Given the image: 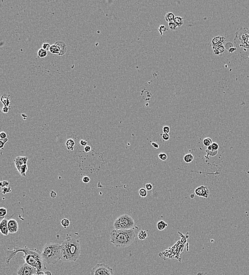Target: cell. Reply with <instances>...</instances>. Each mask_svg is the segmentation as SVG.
Instances as JSON below:
<instances>
[{
    "label": "cell",
    "mask_w": 249,
    "mask_h": 275,
    "mask_svg": "<svg viewBox=\"0 0 249 275\" xmlns=\"http://www.w3.org/2000/svg\"><path fill=\"white\" fill-rule=\"evenodd\" d=\"M21 252L24 254L22 257L25 260V263L36 268L37 272L43 271L46 269V265L41 257V252L36 249L29 248L27 247H15L13 250H8L6 259V264H10V261L15 257L16 254Z\"/></svg>",
    "instance_id": "obj_1"
},
{
    "label": "cell",
    "mask_w": 249,
    "mask_h": 275,
    "mask_svg": "<svg viewBox=\"0 0 249 275\" xmlns=\"http://www.w3.org/2000/svg\"><path fill=\"white\" fill-rule=\"evenodd\" d=\"M81 251L79 241L76 239L67 238L60 245V260L64 262H76L80 257Z\"/></svg>",
    "instance_id": "obj_2"
},
{
    "label": "cell",
    "mask_w": 249,
    "mask_h": 275,
    "mask_svg": "<svg viewBox=\"0 0 249 275\" xmlns=\"http://www.w3.org/2000/svg\"><path fill=\"white\" fill-rule=\"evenodd\" d=\"M135 233L134 229L113 230L110 233V242L115 247L124 248L131 246L135 240Z\"/></svg>",
    "instance_id": "obj_3"
},
{
    "label": "cell",
    "mask_w": 249,
    "mask_h": 275,
    "mask_svg": "<svg viewBox=\"0 0 249 275\" xmlns=\"http://www.w3.org/2000/svg\"><path fill=\"white\" fill-rule=\"evenodd\" d=\"M41 254L43 260L47 264H56L61 258L60 244L47 242L44 247Z\"/></svg>",
    "instance_id": "obj_4"
},
{
    "label": "cell",
    "mask_w": 249,
    "mask_h": 275,
    "mask_svg": "<svg viewBox=\"0 0 249 275\" xmlns=\"http://www.w3.org/2000/svg\"><path fill=\"white\" fill-rule=\"evenodd\" d=\"M135 225L134 219L128 214H123L119 216L113 223L115 230H129L132 229Z\"/></svg>",
    "instance_id": "obj_5"
},
{
    "label": "cell",
    "mask_w": 249,
    "mask_h": 275,
    "mask_svg": "<svg viewBox=\"0 0 249 275\" xmlns=\"http://www.w3.org/2000/svg\"><path fill=\"white\" fill-rule=\"evenodd\" d=\"M234 43L239 47L249 49V30L247 27L240 28L236 32Z\"/></svg>",
    "instance_id": "obj_6"
},
{
    "label": "cell",
    "mask_w": 249,
    "mask_h": 275,
    "mask_svg": "<svg viewBox=\"0 0 249 275\" xmlns=\"http://www.w3.org/2000/svg\"><path fill=\"white\" fill-rule=\"evenodd\" d=\"M91 275H114V273L113 269L109 265L101 263L92 268Z\"/></svg>",
    "instance_id": "obj_7"
},
{
    "label": "cell",
    "mask_w": 249,
    "mask_h": 275,
    "mask_svg": "<svg viewBox=\"0 0 249 275\" xmlns=\"http://www.w3.org/2000/svg\"><path fill=\"white\" fill-rule=\"evenodd\" d=\"M37 273V270L36 268L27 263H25L18 268L17 273L18 275H33Z\"/></svg>",
    "instance_id": "obj_8"
},
{
    "label": "cell",
    "mask_w": 249,
    "mask_h": 275,
    "mask_svg": "<svg viewBox=\"0 0 249 275\" xmlns=\"http://www.w3.org/2000/svg\"><path fill=\"white\" fill-rule=\"evenodd\" d=\"M195 193L199 197L207 198L210 194V192L207 186H201L196 188Z\"/></svg>",
    "instance_id": "obj_9"
},
{
    "label": "cell",
    "mask_w": 249,
    "mask_h": 275,
    "mask_svg": "<svg viewBox=\"0 0 249 275\" xmlns=\"http://www.w3.org/2000/svg\"><path fill=\"white\" fill-rule=\"evenodd\" d=\"M28 160V158L27 156H25V157L18 156V157H16L14 159V164H15L16 168L17 169L18 172H19L21 167L23 165L27 164Z\"/></svg>",
    "instance_id": "obj_10"
},
{
    "label": "cell",
    "mask_w": 249,
    "mask_h": 275,
    "mask_svg": "<svg viewBox=\"0 0 249 275\" xmlns=\"http://www.w3.org/2000/svg\"><path fill=\"white\" fill-rule=\"evenodd\" d=\"M9 232L10 234H13L17 232L19 230V225L18 222L14 219H10L8 222Z\"/></svg>",
    "instance_id": "obj_11"
},
{
    "label": "cell",
    "mask_w": 249,
    "mask_h": 275,
    "mask_svg": "<svg viewBox=\"0 0 249 275\" xmlns=\"http://www.w3.org/2000/svg\"><path fill=\"white\" fill-rule=\"evenodd\" d=\"M8 220L4 219L0 223V232L5 236H7L9 233L8 229Z\"/></svg>",
    "instance_id": "obj_12"
},
{
    "label": "cell",
    "mask_w": 249,
    "mask_h": 275,
    "mask_svg": "<svg viewBox=\"0 0 249 275\" xmlns=\"http://www.w3.org/2000/svg\"><path fill=\"white\" fill-rule=\"evenodd\" d=\"M55 44L57 45L59 49L60 53L59 56H63L66 54L67 51V47L64 42H63L62 41H58L55 43Z\"/></svg>",
    "instance_id": "obj_13"
},
{
    "label": "cell",
    "mask_w": 249,
    "mask_h": 275,
    "mask_svg": "<svg viewBox=\"0 0 249 275\" xmlns=\"http://www.w3.org/2000/svg\"><path fill=\"white\" fill-rule=\"evenodd\" d=\"M225 41V38L224 37H220V36L215 37L212 41V46L213 47H216L222 46V45H223Z\"/></svg>",
    "instance_id": "obj_14"
},
{
    "label": "cell",
    "mask_w": 249,
    "mask_h": 275,
    "mask_svg": "<svg viewBox=\"0 0 249 275\" xmlns=\"http://www.w3.org/2000/svg\"><path fill=\"white\" fill-rule=\"evenodd\" d=\"M0 101H1L3 104L4 105V107H8L10 108V95L6 94L2 95L0 99Z\"/></svg>",
    "instance_id": "obj_15"
},
{
    "label": "cell",
    "mask_w": 249,
    "mask_h": 275,
    "mask_svg": "<svg viewBox=\"0 0 249 275\" xmlns=\"http://www.w3.org/2000/svg\"><path fill=\"white\" fill-rule=\"evenodd\" d=\"M75 144V143L74 140L72 139H69L67 140L66 142V146L67 150L73 151L74 150Z\"/></svg>",
    "instance_id": "obj_16"
},
{
    "label": "cell",
    "mask_w": 249,
    "mask_h": 275,
    "mask_svg": "<svg viewBox=\"0 0 249 275\" xmlns=\"http://www.w3.org/2000/svg\"><path fill=\"white\" fill-rule=\"evenodd\" d=\"M49 51L52 54H56L58 55H59V53H60L59 47L56 44H54V45L51 46V48L49 49Z\"/></svg>",
    "instance_id": "obj_17"
},
{
    "label": "cell",
    "mask_w": 249,
    "mask_h": 275,
    "mask_svg": "<svg viewBox=\"0 0 249 275\" xmlns=\"http://www.w3.org/2000/svg\"><path fill=\"white\" fill-rule=\"evenodd\" d=\"M156 227H157L158 230L163 231L166 229V227H167V224L163 220H161L158 222L156 224Z\"/></svg>",
    "instance_id": "obj_18"
},
{
    "label": "cell",
    "mask_w": 249,
    "mask_h": 275,
    "mask_svg": "<svg viewBox=\"0 0 249 275\" xmlns=\"http://www.w3.org/2000/svg\"><path fill=\"white\" fill-rule=\"evenodd\" d=\"M173 22L175 23V25L177 26V27H180L183 25V18L181 17H175Z\"/></svg>",
    "instance_id": "obj_19"
},
{
    "label": "cell",
    "mask_w": 249,
    "mask_h": 275,
    "mask_svg": "<svg viewBox=\"0 0 249 275\" xmlns=\"http://www.w3.org/2000/svg\"><path fill=\"white\" fill-rule=\"evenodd\" d=\"M138 238L140 240H144L147 237V233L146 231L140 230L138 233Z\"/></svg>",
    "instance_id": "obj_20"
},
{
    "label": "cell",
    "mask_w": 249,
    "mask_h": 275,
    "mask_svg": "<svg viewBox=\"0 0 249 275\" xmlns=\"http://www.w3.org/2000/svg\"><path fill=\"white\" fill-rule=\"evenodd\" d=\"M175 17V16L174 15V14L173 13L169 12V13H167L166 14L165 19H166V20L167 22L170 23V22H172L174 21V20Z\"/></svg>",
    "instance_id": "obj_21"
},
{
    "label": "cell",
    "mask_w": 249,
    "mask_h": 275,
    "mask_svg": "<svg viewBox=\"0 0 249 275\" xmlns=\"http://www.w3.org/2000/svg\"><path fill=\"white\" fill-rule=\"evenodd\" d=\"M193 160V156L191 153L187 154L183 157V160L185 163H188V164L191 163Z\"/></svg>",
    "instance_id": "obj_22"
},
{
    "label": "cell",
    "mask_w": 249,
    "mask_h": 275,
    "mask_svg": "<svg viewBox=\"0 0 249 275\" xmlns=\"http://www.w3.org/2000/svg\"><path fill=\"white\" fill-rule=\"evenodd\" d=\"M28 169V167L27 164H25L22 166L21 167L20 171H19V174L21 176L23 177L26 176V172L27 171Z\"/></svg>",
    "instance_id": "obj_23"
},
{
    "label": "cell",
    "mask_w": 249,
    "mask_h": 275,
    "mask_svg": "<svg viewBox=\"0 0 249 275\" xmlns=\"http://www.w3.org/2000/svg\"><path fill=\"white\" fill-rule=\"evenodd\" d=\"M47 51H45L44 50V49L41 48L38 51V56L40 57V58H44L45 57L47 56Z\"/></svg>",
    "instance_id": "obj_24"
},
{
    "label": "cell",
    "mask_w": 249,
    "mask_h": 275,
    "mask_svg": "<svg viewBox=\"0 0 249 275\" xmlns=\"http://www.w3.org/2000/svg\"><path fill=\"white\" fill-rule=\"evenodd\" d=\"M213 143V141L212 139H210V138H206L204 139L203 140V145L207 147H208L209 146H210Z\"/></svg>",
    "instance_id": "obj_25"
},
{
    "label": "cell",
    "mask_w": 249,
    "mask_h": 275,
    "mask_svg": "<svg viewBox=\"0 0 249 275\" xmlns=\"http://www.w3.org/2000/svg\"><path fill=\"white\" fill-rule=\"evenodd\" d=\"M218 148H219V145L216 142H213L212 144L210 146L208 147L207 150L216 151V150H218Z\"/></svg>",
    "instance_id": "obj_26"
},
{
    "label": "cell",
    "mask_w": 249,
    "mask_h": 275,
    "mask_svg": "<svg viewBox=\"0 0 249 275\" xmlns=\"http://www.w3.org/2000/svg\"><path fill=\"white\" fill-rule=\"evenodd\" d=\"M213 48H216L217 51H218V55L222 56L223 54V53L225 51V48L223 45L220 46L216 47H213Z\"/></svg>",
    "instance_id": "obj_27"
},
{
    "label": "cell",
    "mask_w": 249,
    "mask_h": 275,
    "mask_svg": "<svg viewBox=\"0 0 249 275\" xmlns=\"http://www.w3.org/2000/svg\"><path fill=\"white\" fill-rule=\"evenodd\" d=\"M70 224V221L68 219H63L61 221V225L64 228H66L69 227Z\"/></svg>",
    "instance_id": "obj_28"
},
{
    "label": "cell",
    "mask_w": 249,
    "mask_h": 275,
    "mask_svg": "<svg viewBox=\"0 0 249 275\" xmlns=\"http://www.w3.org/2000/svg\"><path fill=\"white\" fill-rule=\"evenodd\" d=\"M139 194L140 197L145 198L147 195V190L144 188H140L139 190Z\"/></svg>",
    "instance_id": "obj_29"
},
{
    "label": "cell",
    "mask_w": 249,
    "mask_h": 275,
    "mask_svg": "<svg viewBox=\"0 0 249 275\" xmlns=\"http://www.w3.org/2000/svg\"><path fill=\"white\" fill-rule=\"evenodd\" d=\"M7 209L4 207H0V217H4L7 214Z\"/></svg>",
    "instance_id": "obj_30"
},
{
    "label": "cell",
    "mask_w": 249,
    "mask_h": 275,
    "mask_svg": "<svg viewBox=\"0 0 249 275\" xmlns=\"http://www.w3.org/2000/svg\"><path fill=\"white\" fill-rule=\"evenodd\" d=\"M8 138L6 139H1L0 138V150L3 149L4 145H6V143L8 141Z\"/></svg>",
    "instance_id": "obj_31"
},
{
    "label": "cell",
    "mask_w": 249,
    "mask_h": 275,
    "mask_svg": "<svg viewBox=\"0 0 249 275\" xmlns=\"http://www.w3.org/2000/svg\"><path fill=\"white\" fill-rule=\"evenodd\" d=\"M206 152L207 153V156H209L210 157H214V156H215L217 155V153H218V150L214 151V150H207Z\"/></svg>",
    "instance_id": "obj_32"
},
{
    "label": "cell",
    "mask_w": 249,
    "mask_h": 275,
    "mask_svg": "<svg viewBox=\"0 0 249 275\" xmlns=\"http://www.w3.org/2000/svg\"><path fill=\"white\" fill-rule=\"evenodd\" d=\"M11 192H12V190H11V188L9 186L5 187L2 188V193L4 194V195L11 193Z\"/></svg>",
    "instance_id": "obj_33"
},
{
    "label": "cell",
    "mask_w": 249,
    "mask_h": 275,
    "mask_svg": "<svg viewBox=\"0 0 249 275\" xmlns=\"http://www.w3.org/2000/svg\"><path fill=\"white\" fill-rule=\"evenodd\" d=\"M158 157L159 158V159H161L162 161L166 160L167 158V155L166 153H159Z\"/></svg>",
    "instance_id": "obj_34"
},
{
    "label": "cell",
    "mask_w": 249,
    "mask_h": 275,
    "mask_svg": "<svg viewBox=\"0 0 249 275\" xmlns=\"http://www.w3.org/2000/svg\"><path fill=\"white\" fill-rule=\"evenodd\" d=\"M167 30V28H166V26L164 25H160V27L159 28V31L160 32V35H162L163 33L166 32Z\"/></svg>",
    "instance_id": "obj_35"
},
{
    "label": "cell",
    "mask_w": 249,
    "mask_h": 275,
    "mask_svg": "<svg viewBox=\"0 0 249 275\" xmlns=\"http://www.w3.org/2000/svg\"><path fill=\"white\" fill-rule=\"evenodd\" d=\"M169 27L170 29H171L172 31L175 30L176 29H177L178 28L177 26L175 25V23H174V22L169 23Z\"/></svg>",
    "instance_id": "obj_36"
},
{
    "label": "cell",
    "mask_w": 249,
    "mask_h": 275,
    "mask_svg": "<svg viewBox=\"0 0 249 275\" xmlns=\"http://www.w3.org/2000/svg\"><path fill=\"white\" fill-rule=\"evenodd\" d=\"M51 45H49L48 43H43V45H42V48L44 49V50L47 51H49V49L51 48Z\"/></svg>",
    "instance_id": "obj_37"
},
{
    "label": "cell",
    "mask_w": 249,
    "mask_h": 275,
    "mask_svg": "<svg viewBox=\"0 0 249 275\" xmlns=\"http://www.w3.org/2000/svg\"><path fill=\"white\" fill-rule=\"evenodd\" d=\"M9 185V182H8V181H3V182H0V187H8Z\"/></svg>",
    "instance_id": "obj_38"
},
{
    "label": "cell",
    "mask_w": 249,
    "mask_h": 275,
    "mask_svg": "<svg viewBox=\"0 0 249 275\" xmlns=\"http://www.w3.org/2000/svg\"><path fill=\"white\" fill-rule=\"evenodd\" d=\"M162 138L164 141H168L170 139L169 134H163L162 135Z\"/></svg>",
    "instance_id": "obj_39"
},
{
    "label": "cell",
    "mask_w": 249,
    "mask_h": 275,
    "mask_svg": "<svg viewBox=\"0 0 249 275\" xmlns=\"http://www.w3.org/2000/svg\"><path fill=\"white\" fill-rule=\"evenodd\" d=\"M163 131L164 134H168L169 133L170 131V129L169 126H164L163 128Z\"/></svg>",
    "instance_id": "obj_40"
},
{
    "label": "cell",
    "mask_w": 249,
    "mask_h": 275,
    "mask_svg": "<svg viewBox=\"0 0 249 275\" xmlns=\"http://www.w3.org/2000/svg\"><path fill=\"white\" fill-rule=\"evenodd\" d=\"M90 178H89V177L84 176L83 177V178H82V182L84 183H88L90 182Z\"/></svg>",
    "instance_id": "obj_41"
},
{
    "label": "cell",
    "mask_w": 249,
    "mask_h": 275,
    "mask_svg": "<svg viewBox=\"0 0 249 275\" xmlns=\"http://www.w3.org/2000/svg\"><path fill=\"white\" fill-rule=\"evenodd\" d=\"M145 189H146L147 190H151L153 189V185H152V184H150V183H148V184H146V185H145Z\"/></svg>",
    "instance_id": "obj_42"
},
{
    "label": "cell",
    "mask_w": 249,
    "mask_h": 275,
    "mask_svg": "<svg viewBox=\"0 0 249 275\" xmlns=\"http://www.w3.org/2000/svg\"><path fill=\"white\" fill-rule=\"evenodd\" d=\"M80 144L81 146L86 147V145H87V144H88V142L86 141V140H81L80 141Z\"/></svg>",
    "instance_id": "obj_43"
},
{
    "label": "cell",
    "mask_w": 249,
    "mask_h": 275,
    "mask_svg": "<svg viewBox=\"0 0 249 275\" xmlns=\"http://www.w3.org/2000/svg\"><path fill=\"white\" fill-rule=\"evenodd\" d=\"M7 134L4 132H1L0 133V138L1 139H6L7 138Z\"/></svg>",
    "instance_id": "obj_44"
},
{
    "label": "cell",
    "mask_w": 249,
    "mask_h": 275,
    "mask_svg": "<svg viewBox=\"0 0 249 275\" xmlns=\"http://www.w3.org/2000/svg\"><path fill=\"white\" fill-rule=\"evenodd\" d=\"M10 109V107H3V109H2V112L4 113H8V112H9V111Z\"/></svg>",
    "instance_id": "obj_45"
},
{
    "label": "cell",
    "mask_w": 249,
    "mask_h": 275,
    "mask_svg": "<svg viewBox=\"0 0 249 275\" xmlns=\"http://www.w3.org/2000/svg\"><path fill=\"white\" fill-rule=\"evenodd\" d=\"M151 145H152L153 147L155 149H158L159 148V145H158V143H156V142H152L151 143Z\"/></svg>",
    "instance_id": "obj_46"
},
{
    "label": "cell",
    "mask_w": 249,
    "mask_h": 275,
    "mask_svg": "<svg viewBox=\"0 0 249 275\" xmlns=\"http://www.w3.org/2000/svg\"><path fill=\"white\" fill-rule=\"evenodd\" d=\"M91 150V147L89 145H86L84 148V151L86 153H89Z\"/></svg>",
    "instance_id": "obj_47"
},
{
    "label": "cell",
    "mask_w": 249,
    "mask_h": 275,
    "mask_svg": "<svg viewBox=\"0 0 249 275\" xmlns=\"http://www.w3.org/2000/svg\"><path fill=\"white\" fill-rule=\"evenodd\" d=\"M51 198H56L57 196V193L56 192H55L54 190H52V192L51 193Z\"/></svg>",
    "instance_id": "obj_48"
},
{
    "label": "cell",
    "mask_w": 249,
    "mask_h": 275,
    "mask_svg": "<svg viewBox=\"0 0 249 275\" xmlns=\"http://www.w3.org/2000/svg\"><path fill=\"white\" fill-rule=\"evenodd\" d=\"M236 48H234V47H232L231 48H230L229 50H228V52H230V53H233L234 51H236Z\"/></svg>",
    "instance_id": "obj_49"
},
{
    "label": "cell",
    "mask_w": 249,
    "mask_h": 275,
    "mask_svg": "<svg viewBox=\"0 0 249 275\" xmlns=\"http://www.w3.org/2000/svg\"><path fill=\"white\" fill-rule=\"evenodd\" d=\"M44 275H52V273L50 271H46L44 273Z\"/></svg>",
    "instance_id": "obj_50"
},
{
    "label": "cell",
    "mask_w": 249,
    "mask_h": 275,
    "mask_svg": "<svg viewBox=\"0 0 249 275\" xmlns=\"http://www.w3.org/2000/svg\"><path fill=\"white\" fill-rule=\"evenodd\" d=\"M37 275H44V273L43 271H38L37 273Z\"/></svg>",
    "instance_id": "obj_51"
},
{
    "label": "cell",
    "mask_w": 249,
    "mask_h": 275,
    "mask_svg": "<svg viewBox=\"0 0 249 275\" xmlns=\"http://www.w3.org/2000/svg\"><path fill=\"white\" fill-rule=\"evenodd\" d=\"M194 197H195V195H194V194H191L190 198H194Z\"/></svg>",
    "instance_id": "obj_52"
},
{
    "label": "cell",
    "mask_w": 249,
    "mask_h": 275,
    "mask_svg": "<svg viewBox=\"0 0 249 275\" xmlns=\"http://www.w3.org/2000/svg\"><path fill=\"white\" fill-rule=\"evenodd\" d=\"M4 219V217H0V223H1V221H2V220H3V219Z\"/></svg>",
    "instance_id": "obj_53"
},
{
    "label": "cell",
    "mask_w": 249,
    "mask_h": 275,
    "mask_svg": "<svg viewBox=\"0 0 249 275\" xmlns=\"http://www.w3.org/2000/svg\"><path fill=\"white\" fill-rule=\"evenodd\" d=\"M33 275H37V273H35V274H33Z\"/></svg>",
    "instance_id": "obj_54"
}]
</instances>
